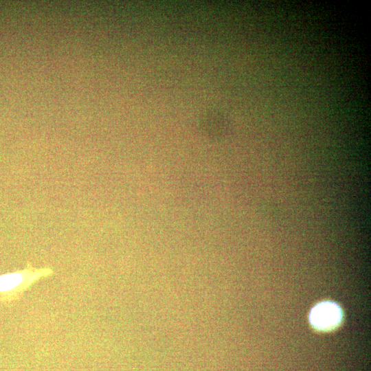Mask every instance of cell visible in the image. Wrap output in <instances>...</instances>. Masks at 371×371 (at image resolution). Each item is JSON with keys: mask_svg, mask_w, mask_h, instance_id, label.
<instances>
[{"mask_svg": "<svg viewBox=\"0 0 371 371\" xmlns=\"http://www.w3.org/2000/svg\"><path fill=\"white\" fill-rule=\"evenodd\" d=\"M54 273V270L49 267L36 268L28 262L22 270L0 276V301L19 299L34 284Z\"/></svg>", "mask_w": 371, "mask_h": 371, "instance_id": "obj_1", "label": "cell"}, {"mask_svg": "<svg viewBox=\"0 0 371 371\" xmlns=\"http://www.w3.org/2000/svg\"><path fill=\"white\" fill-rule=\"evenodd\" d=\"M342 313L339 306L333 302H322L311 311L309 320L313 326L318 330H326L335 328L339 324Z\"/></svg>", "mask_w": 371, "mask_h": 371, "instance_id": "obj_2", "label": "cell"}]
</instances>
